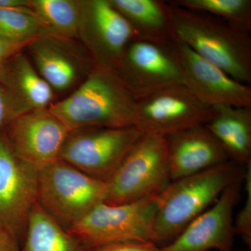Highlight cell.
I'll use <instances>...</instances> for the list:
<instances>
[{"instance_id":"cell-1","label":"cell","mask_w":251,"mask_h":251,"mask_svg":"<svg viewBox=\"0 0 251 251\" xmlns=\"http://www.w3.org/2000/svg\"><path fill=\"white\" fill-rule=\"evenodd\" d=\"M69 131L138 126L136 99L116 71L95 67L67 98L49 108Z\"/></svg>"},{"instance_id":"cell-2","label":"cell","mask_w":251,"mask_h":251,"mask_svg":"<svg viewBox=\"0 0 251 251\" xmlns=\"http://www.w3.org/2000/svg\"><path fill=\"white\" fill-rule=\"evenodd\" d=\"M168 4L176 40L236 80L251 85V31L202 11Z\"/></svg>"},{"instance_id":"cell-3","label":"cell","mask_w":251,"mask_h":251,"mask_svg":"<svg viewBox=\"0 0 251 251\" xmlns=\"http://www.w3.org/2000/svg\"><path fill=\"white\" fill-rule=\"evenodd\" d=\"M246 166L228 161L198 174L171 181L157 197L154 244H169L245 173Z\"/></svg>"},{"instance_id":"cell-4","label":"cell","mask_w":251,"mask_h":251,"mask_svg":"<svg viewBox=\"0 0 251 251\" xmlns=\"http://www.w3.org/2000/svg\"><path fill=\"white\" fill-rule=\"evenodd\" d=\"M107 191V182L59 158L39 170L37 203L67 229L105 202Z\"/></svg>"},{"instance_id":"cell-5","label":"cell","mask_w":251,"mask_h":251,"mask_svg":"<svg viewBox=\"0 0 251 251\" xmlns=\"http://www.w3.org/2000/svg\"><path fill=\"white\" fill-rule=\"evenodd\" d=\"M165 135L145 132L107 181L110 204L156 197L171 184Z\"/></svg>"},{"instance_id":"cell-6","label":"cell","mask_w":251,"mask_h":251,"mask_svg":"<svg viewBox=\"0 0 251 251\" xmlns=\"http://www.w3.org/2000/svg\"><path fill=\"white\" fill-rule=\"evenodd\" d=\"M157 197L122 204L100 203L67 230L92 250L115 243H154Z\"/></svg>"},{"instance_id":"cell-7","label":"cell","mask_w":251,"mask_h":251,"mask_svg":"<svg viewBox=\"0 0 251 251\" xmlns=\"http://www.w3.org/2000/svg\"><path fill=\"white\" fill-rule=\"evenodd\" d=\"M144 133L138 126L90 128L70 132L59 159L107 182Z\"/></svg>"},{"instance_id":"cell-8","label":"cell","mask_w":251,"mask_h":251,"mask_svg":"<svg viewBox=\"0 0 251 251\" xmlns=\"http://www.w3.org/2000/svg\"><path fill=\"white\" fill-rule=\"evenodd\" d=\"M176 42L167 45L135 37L126 46L115 70L135 99L185 85Z\"/></svg>"},{"instance_id":"cell-9","label":"cell","mask_w":251,"mask_h":251,"mask_svg":"<svg viewBox=\"0 0 251 251\" xmlns=\"http://www.w3.org/2000/svg\"><path fill=\"white\" fill-rule=\"evenodd\" d=\"M138 125L144 132L166 135L206 125L213 108L185 85L170 86L136 99Z\"/></svg>"},{"instance_id":"cell-10","label":"cell","mask_w":251,"mask_h":251,"mask_svg":"<svg viewBox=\"0 0 251 251\" xmlns=\"http://www.w3.org/2000/svg\"><path fill=\"white\" fill-rule=\"evenodd\" d=\"M134 38L129 23L110 0H80L77 39L96 67L115 70Z\"/></svg>"},{"instance_id":"cell-11","label":"cell","mask_w":251,"mask_h":251,"mask_svg":"<svg viewBox=\"0 0 251 251\" xmlns=\"http://www.w3.org/2000/svg\"><path fill=\"white\" fill-rule=\"evenodd\" d=\"M3 135L13 153L39 170L59 159L70 131L49 108L28 112L5 125Z\"/></svg>"},{"instance_id":"cell-12","label":"cell","mask_w":251,"mask_h":251,"mask_svg":"<svg viewBox=\"0 0 251 251\" xmlns=\"http://www.w3.org/2000/svg\"><path fill=\"white\" fill-rule=\"evenodd\" d=\"M39 170L21 161L0 133V222L16 239L37 203Z\"/></svg>"},{"instance_id":"cell-13","label":"cell","mask_w":251,"mask_h":251,"mask_svg":"<svg viewBox=\"0 0 251 251\" xmlns=\"http://www.w3.org/2000/svg\"><path fill=\"white\" fill-rule=\"evenodd\" d=\"M244 175L223 191L217 201L193 220L173 242L161 251H232L234 206L240 199Z\"/></svg>"},{"instance_id":"cell-14","label":"cell","mask_w":251,"mask_h":251,"mask_svg":"<svg viewBox=\"0 0 251 251\" xmlns=\"http://www.w3.org/2000/svg\"><path fill=\"white\" fill-rule=\"evenodd\" d=\"M33 65L54 92H66L81 82L95 64L74 39L49 31L27 46Z\"/></svg>"},{"instance_id":"cell-15","label":"cell","mask_w":251,"mask_h":251,"mask_svg":"<svg viewBox=\"0 0 251 251\" xmlns=\"http://www.w3.org/2000/svg\"><path fill=\"white\" fill-rule=\"evenodd\" d=\"M176 46L185 85L198 99L211 107H251V85L236 80L183 43L176 40Z\"/></svg>"},{"instance_id":"cell-16","label":"cell","mask_w":251,"mask_h":251,"mask_svg":"<svg viewBox=\"0 0 251 251\" xmlns=\"http://www.w3.org/2000/svg\"><path fill=\"white\" fill-rule=\"evenodd\" d=\"M0 88L6 123L28 112L49 108L53 103L54 90L23 51L0 68Z\"/></svg>"},{"instance_id":"cell-17","label":"cell","mask_w":251,"mask_h":251,"mask_svg":"<svg viewBox=\"0 0 251 251\" xmlns=\"http://www.w3.org/2000/svg\"><path fill=\"white\" fill-rule=\"evenodd\" d=\"M171 181L198 174L229 161L205 125L166 135Z\"/></svg>"},{"instance_id":"cell-18","label":"cell","mask_w":251,"mask_h":251,"mask_svg":"<svg viewBox=\"0 0 251 251\" xmlns=\"http://www.w3.org/2000/svg\"><path fill=\"white\" fill-rule=\"evenodd\" d=\"M206 127L221 144L229 161L241 166L251 163V107L213 106Z\"/></svg>"},{"instance_id":"cell-19","label":"cell","mask_w":251,"mask_h":251,"mask_svg":"<svg viewBox=\"0 0 251 251\" xmlns=\"http://www.w3.org/2000/svg\"><path fill=\"white\" fill-rule=\"evenodd\" d=\"M135 37L162 44L176 42L169 5L163 0H110Z\"/></svg>"},{"instance_id":"cell-20","label":"cell","mask_w":251,"mask_h":251,"mask_svg":"<svg viewBox=\"0 0 251 251\" xmlns=\"http://www.w3.org/2000/svg\"><path fill=\"white\" fill-rule=\"evenodd\" d=\"M19 251H87L85 247L36 203L31 211L25 239Z\"/></svg>"},{"instance_id":"cell-21","label":"cell","mask_w":251,"mask_h":251,"mask_svg":"<svg viewBox=\"0 0 251 251\" xmlns=\"http://www.w3.org/2000/svg\"><path fill=\"white\" fill-rule=\"evenodd\" d=\"M30 9L50 31L77 39L80 0H30Z\"/></svg>"},{"instance_id":"cell-22","label":"cell","mask_w":251,"mask_h":251,"mask_svg":"<svg viewBox=\"0 0 251 251\" xmlns=\"http://www.w3.org/2000/svg\"><path fill=\"white\" fill-rule=\"evenodd\" d=\"M49 31L31 9L0 8L1 37L14 42L29 44L41 34Z\"/></svg>"},{"instance_id":"cell-23","label":"cell","mask_w":251,"mask_h":251,"mask_svg":"<svg viewBox=\"0 0 251 251\" xmlns=\"http://www.w3.org/2000/svg\"><path fill=\"white\" fill-rule=\"evenodd\" d=\"M168 2L212 15L251 31V0H171Z\"/></svg>"},{"instance_id":"cell-24","label":"cell","mask_w":251,"mask_h":251,"mask_svg":"<svg viewBox=\"0 0 251 251\" xmlns=\"http://www.w3.org/2000/svg\"><path fill=\"white\" fill-rule=\"evenodd\" d=\"M244 189L246 200L244 206L238 213L234 227L235 234H237L244 242L251 247V163L246 166L244 173Z\"/></svg>"},{"instance_id":"cell-25","label":"cell","mask_w":251,"mask_h":251,"mask_svg":"<svg viewBox=\"0 0 251 251\" xmlns=\"http://www.w3.org/2000/svg\"><path fill=\"white\" fill-rule=\"evenodd\" d=\"M92 251H161L153 242H120L108 244Z\"/></svg>"},{"instance_id":"cell-26","label":"cell","mask_w":251,"mask_h":251,"mask_svg":"<svg viewBox=\"0 0 251 251\" xmlns=\"http://www.w3.org/2000/svg\"><path fill=\"white\" fill-rule=\"evenodd\" d=\"M29 45L27 44L14 42L0 36V68L11 57Z\"/></svg>"},{"instance_id":"cell-27","label":"cell","mask_w":251,"mask_h":251,"mask_svg":"<svg viewBox=\"0 0 251 251\" xmlns=\"http://www.w3.org/2000/svg\"><path fill=\"white\" fill-rule=\"evenodd\" d=\"M18 240L0 222V251H19Z\"/></svg>"},{"instance_id":"cell-28","label":"cell","mask_w":251,"mask_h":251,"mask_svg":"<svg viewBox=\"0 0 251 251\" xmlns=\"http://www.w3.org/2000/svg\"><path fill=\"white\" fill-rule=\"evenodd\" d=\"M0 8L7 9H31L30 0H0Z\"/></svg>"},{"instance_id":"cell-29","label":"cell","mask_w":251,"mask_h":251,"mask_svg":"<svg viewBox=\"0 0 251 251\" xmlns=\"http://www.w3.org/2000/svg\"><path fill=\"white\" fill-rule=\"evenodd\" d=\"M6 123V108H5L4 97H3L2 92L0 88V130L3 126H4Z\"/></svg>"},{"instance_id":"cell-30","label":"cell","mask_w":251,"mask_h":251,"mask_svg":"<svg viewBox=\"0 0 251 251\" xmlns=\"http://www.w3.org/2000/svg\"><path fill=\"white\" fill-rule=\"evenodd\" d=\"M232 251H242V250H232Z\"/></svg>"}]
</instances>
